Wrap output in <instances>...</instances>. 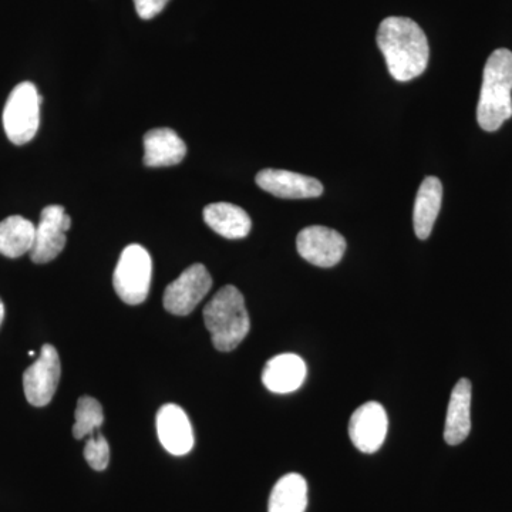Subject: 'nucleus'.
Returning <instances> with one entry per match:
<instances>
[{
    "label": "nucleus",
    "instance_id": "1",
    "mask_svg": "<svg viewBox=\"0 0 512 512\" xmlns=\"http://www.w3.org/2000/svg\"><path fill=\"white\" fill-rule=\"evenodd\" d=\"M377 45L397 82H410L427 69L429 40L412 19L399 16L384 19L377 32Z\"/></svg>",
    "mask_w": 512,
    "mask_h": 512
},
{
    "label": "nucleus",
    "instance_id": "2",
    "mask_svg": "<svg viewBox=\"0 0 512 512\" xmlns=\"http://www.w3.org/2000/svg\"><path fill=\"white\" fill-rule=\"evenodd\" d=\"M512 52L495 50L485 63L477 120L485 131H497L512 117Z\"/></svg>",
    "mask_w": 512,
    "mask_h": 512
},
{
    "label": "nucleus",
    "instance_id": "3",
    "mask_svg": "<svg viewBox=\"0 0 512 512\" xmlns=\"http://www.w3.org/2000/svg\"><path fill=\"white\" fill-rule=\"evenodd\" d=\"M202 316L212 345L220 352L237 349L251 329L244 295L232 285L224 286L217 292L205 305Z\"/></svg>",
    "mask_w": 512,
    "mask_h": 512
},
{
    "label": "nucleus",
    "instance_id": "4",
    "mask_svg": "<svg viewBox=\"0 0 512 512\" xmlns=\"http://www.w3.org/2000/svg\"><path fill=\"white\" fill-rule=\"evenodd\" d=\"M42 97L35 84L23 82L10 93L3 110V128L16 146H23L35 138L40 126Z\"/></svg>",
    "mask_w": 512,
    "mask_h": 512
},
{
    "label": "nucleus",
    "instance_id": "5",
    "mask_svg": "<svg viewBox=\"0 0 512 512\" xmlns=\"http://www.w3.org/2000/svg\"><path fill=\"white\" fill-rule=\"evenodd\" d=\"M153 261L146 248L141 245H128L121 252L113 285L117 295L127 305L136 306L146 301L150 292Z\"/></svg>",
    "mask_w": 512,
    "mask_h": 512
},
{
    "label": "nucleus",
    "instance_id": "6",
    "mask_svg": "<svg viewBox=\"0 0 512 512\" xmlns=\"http://www.w3.org/2000/svg\"><path fill=\"white\" fill-rule=\"evenodd\" d=\"M211 288L208 269L202 264L191 265L165 289L164 308L175 316L190 315Z\"/></svg>",
    "mask_w": 512,
    "mask_h": 512
},
{
    "label": "nucleus",
    "instance_id": "7",
    "mask_svg": "<svg viewBox=\"0 0 512 512\" xmlns=\"http://www.w3.org/2000/svg\"><path fill=\"white\" fill-rule=\"evenodd\" d=\"M60 375L62 366L55 346H43L36 362L23 375V389L28 402L35 407H45L52 402Z\"/></svg>",
    "mask_w": 512,
    "mask_h": 512
},
{
    "label": "nucleus",
    "instance_id": "8",
    "mask_svg": "<svg viewBox=\"0 0 512 512\" xmlns=\"http://www.w3.org/2000/svg\"><path fill=\"white\" fill-rule=\"evenodd\" d=\"M72 227V220L62 205H49L40 214L36 225L35 244L30 258L35 264H47L62 254L66 247V232Z\"/></svg>",
    "mask_w": 512,
    "mask_h": 512
},
{
    "label": "nucleus",
    "instance_id": "9",
    "mask_svg": "<svg viewBox=\"0 0 512 512\" xmlns=\"http://www.w3.org/2000/svg\"><path fill=\"white\" fill-rule=\"evenodd\" d=\"M299 255L309 264L320 268H332L342 261L346 251V239L335 229L312 225L299 232L296 238Z\"/></svg>",
    "mask_w": 512,
    "mask_h": 512
},
{
    "label": "nucleus",
    "instance_id": "10",
    "mask_svg": "<svg viewBox=\"0 0 512 512\" xmlns=\"http://www.w3.org/2000/svg\"><path fill=\"white\" fill-rule=\"evenodd\" d=\"M387 430H389V419L380 403L363 404L350 417V440L362 453L373 454L379 451L386 440Z\"/></svg>",
    "mask_w": 512,
    "mask_h": 512
},
{
    "label": "nucleus",
    "instance_id": "11",
    "mask_svg": "<svg viewBox=\"0 0 512 512\" xmlns=\"http://www.w3.org/2000/svg\"><path fill=\"white\" fill-rule=\"evenodd\" d=\"M256 184L269 194L286 200L316 198L323 194V185L319 180L288 170L266 168L256 175Z\"/></svg>",
    "mask_w": 512,
    "mask_h": 512
},
{
    "label": "nucleus",
    "instance_id": "12",
    "mask_svg": "<svg viewBox=\"0 0 512 512\" xmlns=\"http://www.w3.org/2000/svg\"><path fill=\"white\" fill-rule=\"evenodd\" d=\"M157 434L173 456H185L194 447V431L187 413L177 404H164L157 413Z\"/></svg>",
    "mask_w": 512,
    "mask_h": 512
},
{
    "label": "nucleus",
    "instance_id": "13",
    "mask_svg": "<svg viewBox=\"0 0 512 512\" xmlns=\"http://www.w3.org/2000/svg\"><path fill=\"white\" fill-rule=\"evenodd\" d=\"M306 373L308 367L301 356L282 353L268 360L262 372V383L272 393H293L305 383Z\"/></svg>",
    "mask_w": 512,
    "mask_h": 512
},
{
    "label": "nucleus",
    "instance_id": "14",
    "mask_svg": "<svg viewBox=\"0 0 512 512\" xmlns=\"http://www.w3.org/2000/svg\"><path fill=\"white\" fill-rule=\"evenodd\" d=\"M187 154L183 138L171 128H154L144 136V165L150 168L173 167Z\"/></svg>",
    "mask_w": 512,
    "mask_h": 512
},
{
    "label": "nucleus",
    "instance_id": "15",
    "mask_svg": "<svg viewBox=\"0 0 512 512\" xmlns=\"http://www.w3.org/2000/svg\"><path fill=\"white\" fill-rule=\"evenodd\" d=\"M471 382L461 379L451 392L448 403L444 440L450 446H458L471 431Z\"/></svg>",
    "mask_w": 512,
    "mask_h": 512
},
{
    "label": "nucleus",
    "instance_id": "16",
    "mask_svg": "<svg viewBox=\"0 0 512 512\" xmlns=\"http://www.w3.org/2000/svg\"><path fill=\"white\" fill-rule=\"evenodd\" d=\"M443 201V185L437 177L424 178L416 202H414L413 225L417 238L427 239L433 231Z\"/></svg>",
    "mask_w": 512,
    "mask_h": 512
},
{
    "label": "nucleus",
    "instance_id": "17",
    "mask_svg": "<svg viewBox=\"0 0 512 512\" xmlns=\"http://www.w3.org/2000/svg\"><path fill=\"white\" fill-rule=\"evenodd\" d=\"M204 221L212 231L227 239L248 237L252 229L247 211L229 202H214L205 207Z\"/></svg>",
    "mask_w": 512,
    "mask_h": 512
},
{
    "label": "nucleus",
    "instance_id": "18",
    "mask_svg": "<svg viewBox=\"0 0 512 512\" xmlns=\"http://www.w3.org/2000/svg\"><path fill=\"white\" fill-rule=\"evenodd\" d=\"M308 507V483L301 474L279 478L269 497L268 512H305Z\"/></svg>",
    "mask_w": 512,
    "mask_h": 512
},
{
    "label": "nucleus",
    "instance_id": "19",
    "mask_svg": "<svg viewBox=\"0 0 512 512\" xmlns=\"http://www.w3.org/2000/svg\"><path fill=\"white\" fill-rule=\"evenodd\" d=\"M36 225L20 215H12L0 222V254L19 258L32 251Z\"/></svg>",
    "mask_w": 512,
    "mask_h": 512
},
{
    "label": "nucleus",
    "instance_id": "20",
    "mask_svg": "<svg viewBox=\"0 0 512 512\" xmlns=\"http://www.w3.org/2000/svg\"><path fill=\"white\" fill-rule=\"evenodd\" d=\"M74 417H76L73 426L74 439L82 440L84 437L93 436L103 426V407L94 397H80Z\"/></svg>",
    "mask_w": 512,
    "mask_h": 512
},
{
    "label": "nucleus",
    "instance_id": "21",
    "mask_svg": "<svg viewBox=\"0 0 512 512\" xmlns=\"http://www.w3.org/2000/svg\"><path fill=\"white\" fill-rule=\"evenodd\" d=\"M84 458H86L87 464L96 471L106 470L109 466L110 446L106 437L99 431L87 440L86 446H84Z\"/></svg>",
    "mask_w": 512,
    "mask_h": 512
},
{
    "label": "nucleus",
    "instance_id": "22",
    "mask_svg": "<svg viewBox=\"0 0 512 512\" xmlns=\"http://www.w3.org/2000/svg\"><path fill=\"white\" fill-rule=\"evenodd\" d=\"M170 0H134V6L138 16L143 20L156 18L158 13L163 12Z\"/></svg>",
    "mask_w": 512,
    "mask_h": 512
},
{
    "label": "nucleus",
    "instance_id": "23",
    "mask_svg": "<svg viewBox=\"0 0 512 512\" xmlns=\"http://www.w3.org/2000/svg\"><path fill=\"white\" fill-rule=\"evenodd\" d=\"M3 318H5V305H3L2 299H0V325H2Z\"/></svg>",
    "mask_w": 512,
    "mask_h": 512
}]
</instances>
